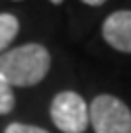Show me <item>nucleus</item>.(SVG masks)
Returning <instances> with one entry per match:
<instances>
[{
	"mask_svg": "<svg viewBox=\"0 0 131 133\" xmlns=\"http://www.w3.org/2000/svg\"><path fill=\"white\" fill-rule=\"evenodd\" d=\"M51 55L41 43H24L0 55V75L10 86L29 88L47 76Z\"/></svg>",
	"mask_w": 131,
	"mask_h": 133,
	"instance_id": "nucleus-1",
	"label": "nucleus"
},
{
	"mask_svg": "<svg viewBox=\"0 0 131 133\" xmlns=\"http://www.w3.org/2000/svg\"><path fill=\"white\" fill-rule=\"evenodd\" d=\"M51 121L63 133H84L90 125L88 104L80 94L63 90L51 100Z\"/></svg>",
	"mask_w": 131,
	"mask_h": 133,
	"instance_id": "nucleus-2",
	"label": "nucleus"
},
{
	"mask_svg": "<svg viewBox=\"0 0 131 133\" xmlns=\"http://www.w3.org/2000/svg\"><path fill=\"white\" fill-rule=\"evenodd\" d=\"M94 133H131V110L119 98L100 94L88 104Z\"/></svg>",
	"mask_w": 131,
	"mask_h": 133,
	"instance_id": "nucleus-3",
	"label": "nucleus"
},
{
	"mask_svg": "<svg viewBox=\"0 0 131 133\" xmlns=\"http://www.w3.org/2000/svg\"><path fill=\"white\" fill-rule=\"evenodd\" d=\"M104 41L115 51L131 55V10H115L102 24Z\"/></svg>",
	"mask_w": 131,
	"mask_h": 133,
	"instance_id": "nucleus-4",
	"label": "nucleus"
},
{
	"mask_svg": "<svg viewBox=\"0 0 131 133\" xmlns=\"http://www.w3.org/2000/svg\"><path fill=\"white\" fill-rule=\"evenodd\" d=\"M20 31V22L14 14L10 12H0V55L10 43L16 39Z\"/></svg>",
	"mask_w": 131,
	"mask_h": 133,
	"instance_id": "nucleus-5",
	"label": "nucleus"
},
{
	"mask_svg": "<svg viewBox=\"0 0 131 133\" xmlns=\"http://www.w3.org/2000/svg\"><path fill=\"white\" fill-rule=\"evenodd\" d=\"M16 106V98H14V90L10 82L0 75V116L10 114Z\"/></svg>",
	"mask_w": 131,
	"mask_h": 133,
	"instance_id": "nucleus-6",
	"label": "nucleus"
},
{
	"mask_svg": "<svg viewBox=\"0 0 131 133\" xmlns=\"http://www.w3.org/2000/svg\"><path fill=\"white\" fill-rule=\"evenodd\" d=\"M4 133H49V131L37 127V125H28V123H18V121H14V123L6 125Z\"/></svg>",
	"mask_w": 131,
	"mask_h": 133,
	"instance_id": "nucleus-7",
	"label": "nucleus"
},
{
	"mask_svg": "<svg viewBox=\"0 0 131 133\" xmlns=\"http://www.w3.org/2000/svg\"><path fill=\"white\" fill-rule=\"evenodd\" d=\"M84 4H88V6H102L104 2H102V0H86Z\"/></svg>",
	"mask_w": 131,
	"mask_h": 133,
	"instance_id": "nucleus-8",
	"label": "nucleus"
}]
</instances>
